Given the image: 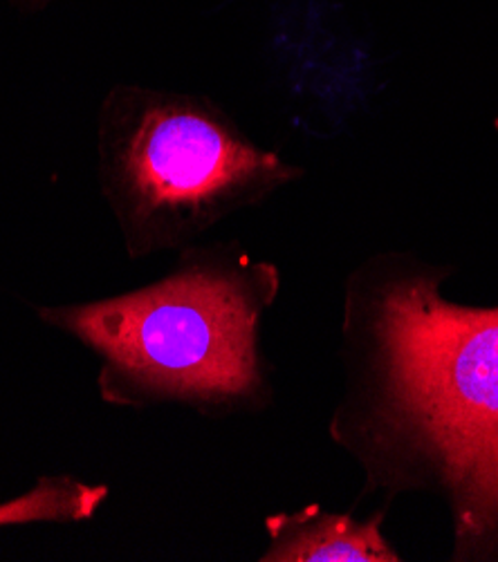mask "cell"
<instances>
[{
    "label": "cell",
    "mask_w": 498,
    "mask_h": 562,
    "mask_svg": "<svg viewBox=\"0 0 498 562\" xmlns=\"http://www.w3.org/2000/svg\"><path fill=\"white\" fill-rule=\"evenodd\" d=\"M99 173L133 258L187 249L303 178L200 94L118 86L99 115Z\"/></svg>",
    "instance_id": "cell-3"
},
{
    "label": "cell",
    "mask_w": 498,
    "mask_h": 562,
    "mask_svg": "<svg viewBox=\"0 0 498 562\" xmlns=\"http://www.w3.org/2000/svg\"><path fill=\"white\" fill-rule=\"evenodd\" d=\"M496 131H498V117H496Z\"/></svg>",
    "instance_id": "cell-7"
},
{
    "label": "cell",
    "mask_w": 498,
    "mask_h": 562,
    "mask_svg": "<svg viewBox=\"0 0 498 562\" xmlns=\"http://www.w3.org/2000/svg\"><path fill=\"white\" fill-rule=\"evenodd\" d=\"M8 3H12L16 8H23V10H41L47 3H52V0H8Z\"/></svg>",
    "instance_id": "cell-6"
},
{
    "label": "cell",
    "mask_w": 498,
    "mask_h": 562,
    "mask_svg": "<svg viewBox=\"0 0 498 562\" xmlns=\"http://www.w3.org/2000/svg\"><path fill=\"white\" fill-rule=\"evenodd\" d=\"M106 497V484H86L70 475L41 477L21 497L0 504V527L32 522H84L99 512Z\"/></svg>",
    "instance_id": "cell-5"
},
{
    "label": "cell",
    "mask_w": 498,
    "mask_h": 562,
    "mask_svg": "<svg viewBox=\"0 0 498 562\" xmlns=\"http://www.w3.org/2000/svg\"><path fill=\"white\" fill-rule=\"evenodd\" d=\"M452 269L409 251L346 280L344 392L330 437L386 502L433 497L454 562L498 560V307L452 301Z\"/></svg>",
    "instance_id": "cell-1"
},
{
    "label": "cell",
    "mask_w": 498,
    "mask_h": 562,
    "mask_svg": "<svg viewBox=\"0 0 498 562\" xmlns=\"http://www.w3.org/2000/svg\"><path fill=\"white\" fill-rule=\"evenodd\" d=\"M281 288L279 269L236 245L185 249L159 283L90 305L45 307L103 359L106 400L178 402L202 413L265 404L258 325Z\"/></svg>",
    "instance_id": "cell-2"
},
{
    "label": "cell",
    "mask_w": 498,
    "mask_h": 562,
    "mask_svg": "<svg viewBox=\"0 0 498 562\" xmlns=\"http://www.w3.org/2000/svg\"><path fill=\"white\" fill-rule=\"evenodd\" d=\"M386 509L359 520L353 514H330L317 504L297 514L265 520L269 547L263 562H400L402 555L381 533Z\"/></svg>",
    "instance_id": "cell-4"
}]
</instances>
